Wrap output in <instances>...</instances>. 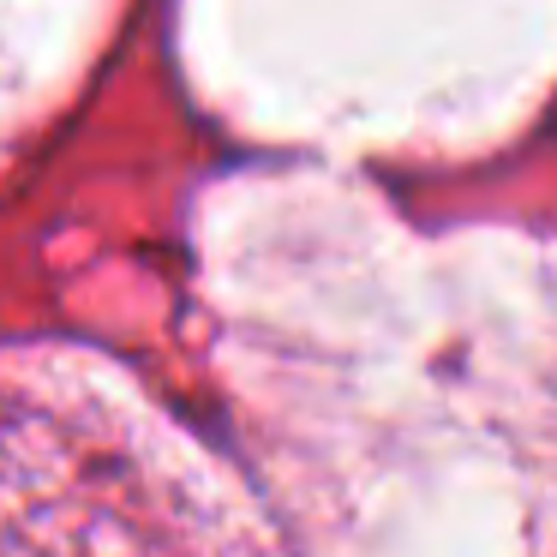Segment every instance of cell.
Returning <instances> with one entry per match:
<instances>
[{
	"label": "cell",
	"instance_id": "cell-1",
	"mask_svg": "<svg viewBox=\"0 0 557 557\" xmlns=\"http://www.w3.org/2000/svg\"><path fill=\"white\" fill-rule=\"evenodd\" d=\"M0 557H216V533L133 437L0 396Z\"/></svg>",
	"mask_w": 557,
	"mask_h": 557
}]
</instances>
